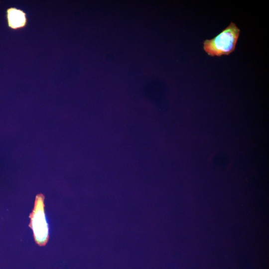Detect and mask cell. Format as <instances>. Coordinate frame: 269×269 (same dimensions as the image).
Segmentation results:
<instances>
[{"label": "cell", "instance_id": "obj_3", "mask_svg": "<svg viewBox=\"0 0 269 269\" xmlns=\"http://www.w3.org/2000/svg\"><path fill=\"white\" fill-rule=\"evenodd\" d=\"M6 18L8 27L12 30L22 29L27 24L26 12L15 7H10L6 9Z\"/></svg>", "mask_w": 269, "mask_h": 269}, {"label": "cell", "instance_id": "obj_1", "mask_svg": "<svg viewBox=\"0 0 269 269\" xmlns=\"http://www.w3.org/2000/svg\"><path fill=\"white\" fill-rule=\"evenodd\" d=\"M240 31L236 25L231 22L215 37L204 41V50L211 56L229 55L235 49Z\"/></svg>", "mask_w": 269, "mask_h": 269}, {"label": "cell", "instance_id": "obj_2", "mask_svg": "<svg viewBox=\"0 0 269 269\" xmlns=\"http://www.w3.org/2000/svg\"><path fill=\"white\" fill-rule=\"evenodd\" d=\"M44 196L36 195L34 207L30 214V227L32 229L36 243L40 246L45 245L48 240V228L44 210Z\"/></svg>", "mask_w": 269, "mask_h": 269}]
</instances>
